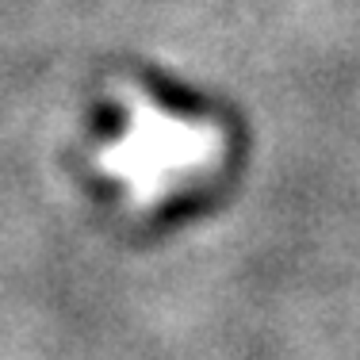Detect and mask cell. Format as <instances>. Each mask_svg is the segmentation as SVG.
I'll return each mask as SVG.
<instances>
[{"instance_id": "obj_1", "label": "cell", "mask_w": 360, "mask_h": 360, "mask_svg": "<svg viewBox=\"0 0 360 360\" xmlns=\"http://www.w3.org/2000/svg\"><path fill=\"white\" fill-rule=\"evenodd\" d=\"M119 108L127 115L123 134L100 150L96 165L123 184L134 203H158L219 165L226 139L215 123L176 115L131 84H119Z\"/></svg>"}]
</instances>
